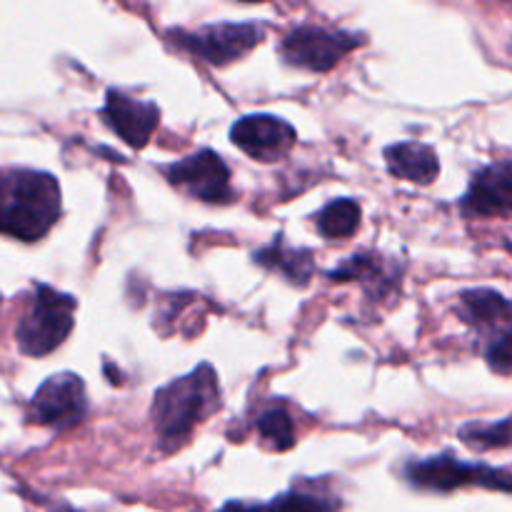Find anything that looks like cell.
Wrapping results in <instances>:
<instances>
[{
	"label": "cell",
	"mask_w": 512,
	"mask_h": 512,
	"mask_svg": "<svg viewBox=\"0 0 512 512\" xmlns=\"http://www.w3.org/2000/svg\"><path fill=\"white\" fill-rule=\"evenodd\" d=\"M218 408V375L208 363L198 365L190 375L160 388L153 398V408H150L160 450L175 453L178 448H183L193 435L195 425L208 420Z\"/></svg>",
	"instance_id": "6da1fadb"
},
{
	"label": "cell",
	"mask_w": 512,
	"mask_h": 512,
	"mask_svg": "<svg viewBox=\"0 0 512 512\" xmlns=\"http://www.w3.org/2000/svg\"><path fill=\"white\" fill-rule=\"evenodd\" d=\"M60 215L58 180L40 170H0V233L33 243Z\"/></svg>",
	"instance_id": "7a4b0ae2"
},
{
	"label": "cell",
	"mask_w": 512,
	"mask_h": 512,
	"mask_svg": "<svg viewBox=\"0 0 512 512\" xmlns=\"http://www.w3.org/2000/svg\"><path fill=\"white\" fill-rule=\"evenodd\" d=\"M78 308L73 295L58 293L48 285H35L28 313L15 328V340L23 355L43 358L65 343L73 330V313Z\"/></svg>",
	"instance_id": "3957f363"
},
{
	"label": "cell",
	"mask_w": 512,
	"mask_h": 512,
	"mask_svg": "<svg viewBox=\"0 0 512 512\" xmlns=\"http://www.w3.org/2000/svg\"><path fill=\"white\" fill-rule=\"evenodd\" d=\"M405 478L413 488L430 493H453L460 488H483L512 495V473L485 463H465L453 453L413 460L405 468Z\"/></svg>",
	"instance_id": "277c9868"
},
{
	"label": "cell",
	"mask_w": 512,
	"mask_h": 512,
	"mask_svg": "<svg viewBox=\"0 0 512 512\" xmlns=\"http://www.w3.org/2000/svg\"><path fill=\"white\" fill-rule=\"evenodd\" d=\"M363 43V35L345 33V30H330L323 25H298L283 38L280 53H283L285 63L295 65V68L310 70V73H328L343 55Z\"/></svg>",
	"instance_id": "5b68a950"
},
{
	"label": "cell",
	"mask_w": 512,
	"mask_h": 512,
	"mask_svg": "<svg viewBox=\"0 0 512 512\" xmlns=\"http://www.w3.org/2000/svg\"><path fill=\"white\" fill-rule=\"evenodd\" d=\"M170 38L178 48L208 60L210 65H228L248 55L265 38V28L258 23H218L195 33L173 30Z\"/></svg>",
	"instance_id": "8992f818"
},
{
	"label": "cell",
	"mask_w": 512,
	"mask_h": 512,
	"mask_svg": "<svg viewBox=\"0 0 512 512\" xmlns=\"http://www.w3.org/2000/svg\"><path fill=\"white\" fill-rule=\"evenodd\" d=\"M88 413V395L78 375L60 373L45 380L30 400V423L65 430L78 425Z\"/></svg>",
	"instance_id": "52a82bcc"
},
{
	"label": "cell",
	"mask_w": 512,
	"mask_h": 512,
	"mask_svg": "<svg viewBox=\"0 0 512 512\" xmlns=\"http://www.w3.org/2000/svg\"><path fill=\"white\" fill-rule=\"evenodd\" d=\"M165 173H168L170 185L203 203H230L235 198L230 188L228 165L213 150H198L180 163L170 165Z\"/></svg>",
	"instance_id": "ba28073f"
},
{
	"label": "cell",
	"mask_w": 512,
	"mask_h": 512,
	"mask_svg": "<svg viewBox=\"0 0 512 512\" xmlns=\"http://www.w3.org/2000/svg\"><path fill=\"white\" fill-rule=\"evenodd\" d=\"M460 213L468 218H512V158L475 170L460 198Z\"/></svg>",
	"instance_id": "9c48e42d"
},
{
	"label": "cell",
	"mask_w": 512,
	"mask_h": 512,
	"mask_svg": "<svg viewBox=\"0 0 512 512\" xmlns=\"http://www.w3.org/2000/svg\"><path fill=\"white\" fill-rule=\"evenodd\" d=\"M293 125L275 115H245L238 123L230 128V140L235 148L243 150L250 158L260 160V163H275V160L285 158L290 148L295 145Z\"/></svg>",
	"instance_id": "30bf717a"
},
{
	"label": "cell",
	"mask_w": 512,
	"mask_h": 512,
	"mask_svg": "<svg viewBox=\"0 0 512 512\" xmlns=\"http://www.w3.org/2000/svg\"><path fill=\"white\" fill-rule=\"evenodd\" d=\"M100 118L105 120L110 130L130 148H145L158 128L160 110L148 100H135L125 95L123 90L110 88L105 95V108L100 110Z\"/></svg>",
	"instance_id": "8fae6325"
},
{
	"label": "cell",
	"mask_w": 512,
	"mask_h": 512,
	"mask_svg": "<svg viewBox=\"0 0 512 512\" xmlns=\"http://www.w3.org/2000/svg\"><path fill=\"white\" fill-rule=\"evenodd\" d=\"M460 320L480 333H493L495 328L512 323V300L495 288H470L460 293L458 305Z\"/></svg>",
	"instance_id": "7c38bea8"
},
{
	"label": "cell",
	"mask_w": 512,
	"mask_h": 512,
	"mask_svg": "<svg viewBox=\"0 0 512 512\" xmlns=\"http://www.w3.org/2000/svg\"><path fill=\"white\" fill-rule=\"evenodd\" d=\"M388 170L400 180L418 185H430L440 175V160L430 145L425 143H398L385 150Z\"/></svg>",
	"instance_id": "4fadbf2b"
},
{
	"label": "cell",
	"mask_w": 512,
	"mask_h": 512,
	"mask_svg": "<svg viewBox=\"0 0 512 512\" xmlns=\"http://www.w3.org/2000/svg\"><path fill=\"white\" fill-rule=\"evenodd\" d=\"M253 260L258 265H263V268L273 270V273H280L293 285H300V288L308 285V280L313 278L315 270L310 250L290 248V245H285L283 238H278L273 245H268V248L258 250V253L253 255Z\"/></svg>",
	"instance_id": "5bb4252c"
},
{
	"label": "cell",
	"mask_w": 512,
	"mask_h": 512,
	"mask_svg": "<svg viewBox=\"0 0 512 512\" xmlns=\"http://www.w3.org/2000/svg\"><path fill=\"white\" fill-rule=\"evenodd\" d=\"M328 278L333 283H350V280H360L365 285H375V293L383 295L385 288H390L395 280V275H390L385 270V263L373 253H360L353 258L345 260L340 268L330 270Z\"/></svg>",
	"instance_id": "9a60e30c"
},
{
	"label": "cell",
	"mask_w": 512,
	"mask_h": 512,
	"mask_svg": "<svg viewBox=\"0 0 512 512\" xmlns=\"http://www.w3.org/2000/svg\"><path fill=\"white\" fill-rule=\"evenodd\" d=\"M360 215H363V210H360L358 200L340 198L325 205V208L315 215V225H318V233L323 235V238L343 240L355 235V230L360 228Z\"/></svg>",
	"instance_id": "2e32d148"
},
{
	"label": "cell",
	"mask_w": 512,
	"mask_h": 512,
	"mask_svg": "<svg viewBox=\"0 0 512 512\" xmlns=\"http://www.w3.org/2000/svg\"><path fill=\"white\" fill-rule=\"evenodd\" d=\"M458 438L463 440L470 450H478V453L512 448V415L510 418L495 420V423H480V420H473V423L463 425V428L458 430Z\"/></svg>",
	"instance_id": "e0dca14e"
},
{
	"label": "cell",
	"mask_w": 512,
	"mask_h": 512,
	"mask_svg": "<svg viewBox=\"0 0 512 512\" xmlns=\"http://www.w3.org/2000/svg\"><path fill=\"white\" fill-rule=\"evenodd\" d=\"M255 428H258L260 440L270 450H275V453H285V450H290L295 445L293 420H290V415L283 408L265 410L258 418V423H255Z\"/></svg>",
	"instance_id": "ac0fdd59"
},
{
	"label": "cell",
	"mask_w": 512,
	"mask_h": 512,
	"mask_svg": "<svg viewBox=\"0 0 512 512\" xmlns=\"http://www.w3.org/2000/svg\"><path fill=\"white\" fill-rule=\"evenodd\" d=\"M268 512H338V498H325L318 493H305V490H290L280 495L273 503L265 505Z\"/></svg>",
	"instance_id": "d6986e66"
},
{
	"label": "cell",
	"mask_w": 512,
	"mask_h": 512,
	"mask_svg": "<svg viewBox=\"0 0 512 512\" xmlns=\"http://www.w3.org/2000/svg\"><path fill=\"white\" fill-rule=\"evenodd\" d=\"M485 363L495 375H512V323L495 328L488 333V343H485Z\"/></svg>",
	"instance_id": "ffe728a7"
},
{
	"label": "cell",
	"mask_w": 512,
	"mask_h": 512,
	"mask_svg": "<svg viewBox=\"0 0 512 512\" xmlns=\"http://www.w3.org/2000/svg\"><path fill=\"white\" fill-rule=\"evenodd\" d=\"M218 512H268V508H265V505H250V503H238V500H235V503L223 505Z\"/></svg>",
	"instance_id": "44dd1931"
},
{
	"label": "cell",
	"mask_w": 512,
	"mask_h": 512,
	"mask_svg": "<svg viewBox=\"0 0 512 512\" xmlns=\"http://www.w3.org/2000/svg\"><path fill=\"white\" fill-rule=\"evenodd\" d=\"M508 250H510V253H512V240H510V243H508Z\"/></svg>",
	"instance_id": "7402d4cb"
},
{
	"label": "cell",
	"mask_w": 512,
	"mask_h": 512,
	"mask_svg": "<svg viewBox=\"0 0 512 512\" xmlns=\"http://www.w3.org/2000/svg\"><path fill=\"white\" fill-rule=\"evenodd\" d=\"M510 53H512V43H510Z\"/></svg>",
	"instance_id": "603a6c76"
}]
</instances>
